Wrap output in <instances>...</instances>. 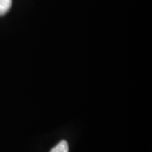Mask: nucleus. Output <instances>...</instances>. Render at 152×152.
I'll return each instance as SVG.
<instances>
[{
	"label": "nucleus",
	"instance_id": "1",
	"mask_svg": "<svg viewBox=\"0 0 152 152\" xmlns=\"http://www.w3.org/2000/svg\"><path fill=\"white\" fill-rule=\"evenodd\" d=\"M12 6V0H0V16L6 15Z\"/></svg>",
	"mask_w": 152,
	"mask_h": 152
},
{
	"label": "nucleus",
	"instance_id": "2",
	"mask_svg": "<svg viewBox=\"0 0 152 152\" xmlns=\"http://www.w3.org/2000/svg\"><path fill=\"white\" fill-rule=\"evenodd\" d=\"M50 152H69V145L66 140H61V141L54 146Z\"/></svg>",
	"mask_w": 152,
	"mask_h": 152
}]
</instances>
